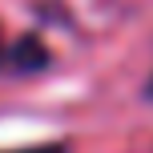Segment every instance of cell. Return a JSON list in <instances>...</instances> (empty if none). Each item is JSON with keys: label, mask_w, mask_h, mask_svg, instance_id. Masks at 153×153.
<instances>
[{"label": "cell", "mask_w": 153, "mask_h": 153, "mask_svg": "<svg viewBox=\"0 0 153 153\" xmlns=\"http://www.w3.org/2000/svg\"><path fill=\"white\" fill-rule=\"evenodd\" d=\"M16 153H65V145H32V149H16Z\"/></svg>", "instance_id": "cell-1"}]
</instances>
